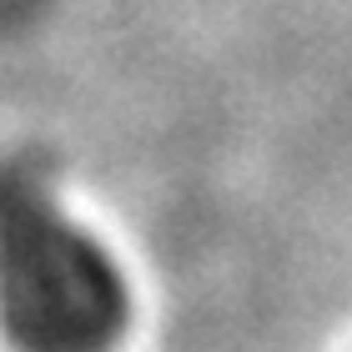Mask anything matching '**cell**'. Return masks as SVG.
<instances>
[{"instance_id": "1", "label": "cell", "mask_w": 352, "mask_h": 352, "mask_svg": "<svg viewBox=\"0 0 352 352\" xmlns=\"http://www.w3.org/2000/svg\"><path fill=\"white\" fill-rule=\"evenodd\" d=\"M116 257L25 166H0V327L21 352H106L126 332Z\"/></svg>"}]
</instances>
